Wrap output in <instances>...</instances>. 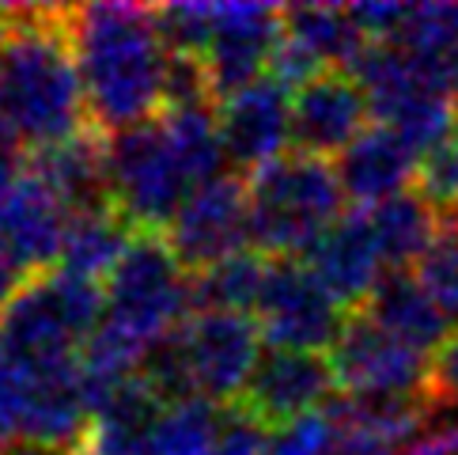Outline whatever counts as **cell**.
I'll list each match as a JSON object with an SVG mask.
<instances>
[{"label": "cell", "mask_w": 458, "mask_h": 455, "mask_svg": "<svg viewBox=\"0 0 458 455\" xmlns=\"http://www.w3.org/2000/svg\"><path fill=\"white\" fill-rule=\"evenodd\" d=\"M69 35L95 133L110 141L159 118L171 50L152 8L80 4L69 8Z\"/></svg>", "instance_id": "6da1fadb"}, {"label": "cell", "mask_w": 458, "mask_h": 455, "mask_svg": "<svg viewBox=\"0 0 458 455\" xmlns=\"http://www.w3.org/2000/svg\"><path fill=\"white\" fill-rule=\"evenodd\" d=\"M8 54L0 69V122L30 152L54 149L91 129L80 84L69 8L4 4Z\"/></svg>", "instance_id": "7a4b0ae2"}, {"label": "cell", "mask_w": 458, "mask_h": 455, "mask_svg": "<svg viewBox=\"0 0 458 455\" xmlns=\"http://www.w3.org/2000/svg\"><path fill=\"white\" fill-rule=\"evenodd\" d=\"M250 243L273 262H303L315 243L349 213L345 186L330 159L292 149L247 178Z\"/></svg>", "instance_id": "3957f363"}, {"label": "cell", "mask_w": 458, "mask_h": 455, "mask_svg": "<svg viewBox=\"0 0 458 455\" xmlns=\"http://www.w3.org/2000/svg\"><path fill=\"white\" fill-rule=\"evenodd\" d=\"M193 315L190 273L163 232H137L122 262L106 278V315L99 331L148 356L159 341L186 327Z\"/></svg>", "instance_id": "277c9868"}, {"label": "cell", "mask_w": 458, "mask_h": 455, "mask_svg": "<svg viewBox=\"0 0 458 455\" xmlns=\"http://www.w3.org/2000/svg\"><path fill=\"white\" fill-rule=\"evenodd\" d=\"M91 425L80 353L0 356V441L76 451Z\"/></svg>", "instance_id": "5b68a950"}, {"label": "cell", "mask_w": 458, "mask_h": 455, "mask_svg": "<svg viewBox=\"0 0 458 455\" xmlns=\"http://www.w3.org/2000/svg\"><path fill=\"white\" fill-rule=\"evenodd\" d=\"M106 178L114 209L137 232H167L182 202L198 190L163 118L106 141Z\"/></svg>", "instance_id": "8992f818"}, {"label": "cell", "mask_w": 458, "mask_h": 455, "mask_svg": "<svg viewBox=\"0 0 458 455\" xmlns=\"http://www.w3.org/2000/svg\"><path fill=\"white\" fill-rule=\"evenodd\" d=\"M330 361L341 395L349 399H428L432 361L364 312L349 315Z\"/></svg>", "instance_id": "52a82bcc"}, {"label": "cell", "mask_w": 458, "mask_h": 455, "mask_svg": "<svg viewBox=\"0 0 458 455\" xmlns=\"http://www.w3.org/2000/svg\"><path fill=\"white\" fill-rule=\"evenodd\" d=\"M349 312L341 307L307 262H273L269 281L258 304V327L269 349L326 353L345 334Z\"/></svg>", "instance_id": "ba28073f"}, {"label": "cell", "mask_w": 458, "mask_h": 455, "mask_svg": "<svg viewBox=\"0 0 458 455\" xmlns=\"http://www.w3.org/2000/svg\"><path fill=\"white\" fill-rule=\"evenodd\" d=\"M178 349H182L193 395L232 406L247 391L261 361V327L254 315L193 312L178 331Z\"/></svg>", "instance_id": "9c48e42d"}, {"label": "cell", "mask_w": 458, "mask_h": 455, "mask_svg": "<svg viewBox=\"0 0 458 455\" xmlns=\"http://www.w3.org/2000/svg\"><path fill=\"white\" fill-rule=\"evenodd\" d=\"M167 243L186 273H201L250 243V186L235 171L198 186L167 224Z\"/></svg>", "instance_id": "30bf717a"}, {"label": "cell", "mask_w": 458, "mask_h": 455, "mask_svg": "<svg viewBox=\"0 0 458 455\" xmlns=\"http://www.w3.org/2000/svg\"><path fill=\"white\" fill-rule=\"evenodd\" d=\"M337 395L341 387L334 376V361L326 353L269 349L261 353L247 391L239 395V406L266 429L281 433L310 414H322Z\"/></svg>", "instance_id": "8fae6325"}, {"label": "cell", "mask_w": 458, "mask_h": 455, "mask_svg": "<svg viewBox=\"0 0 458 455\" xmlns=\"http://www.w3.org/2000/svg\"><path fill=\"white\" fill-rule=\"evenodd\" d=\"M284 39V8L273 4H216V27H212L205 69L212 80L216 103L232 99L242 88L269 76L276 46Z\"/></svg>", "instance_id": "7c38bea8"}, {"label": "cell", "mask_w": 458, "mask_h": 455, "mask_svg": "<svg viewBox=\"0 0 458 455\" xmlns=\"http://www.w3.org/2000/svg\"><path fill=\"white\" fill-rule=\"evenodd\" d=\"M292 88H284L276 76H261L258 84L242 88L232 99H224L220 118V141L227 152V164L235 175L250 178L254 171L269 167L273 159L288 156L292 144Z\"/></svg>", "instance_id": "4fadbf2b"}, {"label": "cell", "mask_w": 458, "mask_h": 455, "mask_svg": "<svg viewBox=\"0 0 458 455\" xmlns=\"http://www.w3.org/2000/svg\"><path fill=\"white\" fill-rule=\"evenodd\" d=\"M368 114L371 103L352 73H322L292 95V149L318 159L341 156L368 129Z\"/></svg>", "instance_id": "5bb4252c"}, {"label": "cell", "mask_w": 458, "mask_h": 455, "mask_svg": "<svg viewBox=\"0 0 458 455\" xmlns=\"http://www.w3.org/2000/svg\"><path fill=\"white\" fill-rule=\"evenodd\" d=\"M330 417V455H405L424 425H432L428 399H349L326 406Z\"/></svg>", "instance_id": "9a60e30c"}, {"label": "cell", "mask_w": 458, "mask_h": 455, "mask_svg": "<svg viewBox=\"0 0 458 455\" xmlns=\"http://www.w3.org/2000/svg\"><path fill=\"white\" fill-rule=\"evenodd\" d=\"M69 209H64L50 186L35 175H23L15 190L0 202V251H4L27 278L57 270L64 232H69Z\"/></svg>", "instance_id": "2e32d148"}, {"label": "cell", "mask_w": 458, "mask_h": 455, "mask_svg": "<svg viewBox=\"0 0 458 455\" xmlns=\"http://www.w3.org/2000/svg\"><path fill=\"white\" fill-rule=\"evenodd\" d=\"M307 266L330 288V296L345 307L349 315L360 312L375 292V285L383 281V270H386L368 209H349V213L315 243V251L307 254Z\"/></svg>", "instance_id": "e0dca14e"}, {"label": "cell", "mask_w": 458, "mask_h": 455, "mask_svg": "<svg viewBox=\"0 0 458 455\" xmlns=\"http://www.w3.org/2000/svg\"><path fill=\"white\" fill-rule=\"evenodd\" d=\"M420 156L394 133L390 125H368L345 152L337 156V175L345 186V198L360 209H375L398 193H409V183H417Z\"/></svg>", "instance_id": "ac0fdd59"}, {"label": "cell", "mask_w": 458, "mask_h": 455, "mask_svg": "<svg viewBox=\"0 0 458 455\" xmlns=\"http://www.w3.org/2000/svg\"><path fill=\"white\" fill-rule=\"evenodd\" d=\"M27 171L38 178L42 186L54 190V198L80 213V209H95V205H114L110 202V178H106V137L88 129L64 144L54 149L30 152L27 156Z\"/></svg>", "instance_id": "d6986e66"}, {"label": "cell", "mask_w": 458, "mask_h": 455, "mask_svg": "<svg viewBox=\"0 0 458 455\" xmlns=\"http://www.w3.org/2000/svg\"><path fill=\"white\" fill-rule=\"evenodd\" d=\"M360 312L371 322H379L386 334L417 346L420 353L439 349L458 331L454 322L439 312V304L428 296V288L417 281L413 270H386L383 281L375 285V292Z\"/></svg>", "instance_id": "ffe728a7"}, {"label": "cell", "mask_w": 458, "mask_h": 455, "mask_svg": "<svg viewBox=\"0 0 458 455\" xmlns=\"http://www.w3.org/2000/svg\"><path fill=\"white\" fill-rule=\"evenodd\" d=\"M133 236H137V228L114 205L80 209V213L69 217V232H64L57 270L76 273V278H88V281H103L122 262Z\"/></svg>", "instance_id": "44dd1931"}, {"label": "cell", "mask_w": 458, "mask_h": 455, "mask_svg": "<svg viewBox=\"0 0 458 455\" xmlns=\"http://www.w3.org/2000/svg\"><path fill=\"white\" fill-rule=\"evenodd\" d=\"M284 39L307 50L322 69H345L364 57L368 39L356 27L349 8L337 4H288L284 8Z\"/></svg>", "instance_id": "7402d4cb"}, {"label": "cell", "mask_w": 458, "mask_h": 455, "mask_svg": "<svg viewBox=\"0 0 458 455\" xmlns=\"http://www.w3.org/2000/svg\"><path fill=\"white\" fill-rule=\"evenodd\" d=\"M368 213H371L375 239H379L383 262L390 270H413L420 258L432 251L439 232H444L439 213L420 198L417 190L398 193V198L375 205V209H368Z\"/></svg>", "instance_id": "603a6c76"}, {"label": "cell", "mask_w": 458, "mask_h": 455, "mask_svg": "<svg viewBox=\"0 0 458 455\" xmlns=\"http://www.w3.org/2000/svg\"><path fill=\"white\" fill-rule=\"evenodd\" d=\"M269 266L273 258L247 247L201 273H190L193 312H235V315L258 312L261 292H266L269 281Z\"/></svg>", "instance_id": "cb8c5ba5"}, {"label": "cell", "mask_w": 458, "mask_h": 455, "mask_svg": "<svg viewBox=\"0 0 458 455\" xmlns=\"http://www.w3.org/2000/svg\"><path fill=\"white\" fill-rule=\"evenodd\" d=\"M224 406L208 399L171 402L152 433V455H216Z\"/></svg>", "instance_id": "d4e9b609"}, {"label": "cell", "mask_w": 458, "mask_h": 455, "mask_svg": "<svg viewBox=\"0 0 458 455\" xmlns=\"http://www.w3.org/2000/svg\"><path fill=\"white\" fill-rule=\"evenodd\" d=\"M413 186L439 213V220H458V133L420 156Z\"/></svg>", "instance_id": "484cf974"}, {"label": "cell", "mask_w": 458, "mask_h": 455, "mask_svg": "<svg viewBox=\"0 0 458 455\" xmlns=\"http://www.w3.org/2000/svg\"><path fill=\"white\" fill-rule=\"evenodd\" d=\"M156 27L171 54H205L212 27H216V4H163L152 8Z\"/></svg>", "instance_id": "4316f807"}, {"label": "cell", "mask_w": 458, "mask_h": 455, "mask_svg": "<svg viewBox=\"0 0 458 455\" xmlns=\"http://www.w3.org/2000/svg\"><path fill=\"white\" fill-rule=\"evenodd\" d=\"M269 451H273V429L250 417L239 402L224 406L216 455H269Z\"/></svg>", "instance_id": "83f0119b"}, {"label": "cell", "mask_w": 458, "mask_h": 455, "mask_svg": "<svg viewBox=\"0 0 458 455\" xmlns=\"http://www.w3.org/2000/svg\"><path fill=\"white\" fill-rule=\"evenodd\" d=\"M428 399L432 402H444V406H458V331L432 356Z\"/></svg>", "instance_id": "f1b7e54d"}, {"label": "cell", "mask_w": 458, "mask_h": 455, "mask_svg": "<svg viewBox=\"0 0 458 455\" xmlns=\"http://www.w3.org/2000/svg\"><path fill=\"white\" fill-rule=\"evenodd\" d=\"M27 281H30L27 273L12 262V258H8L4 251H0V315H4L8 307H12V300L27 288Z\"/></svg>", "instance_id": "f546056e"}, {"label": "cell", "mask_w": 458, "mask_h": 455, "mask_svg": "<svg viewBox=\"0 0 458 455\" xmlns=\"http://www.w3.org/2000/svg\"><path fill=\"white\" fill-rule=\"evenodd\" d=\"M4 455H76V451H61V448H42V444H8Z\"/></svg>", "instance_id": "4dcf8cb0"}, {"label": "cell", "mask_w": 458, "mask_h": 455, "mask_svg": "<svg viewBox=\"0 0 458 455\" xmlns=\"http://www.w3.org/2000/svg\"><path fill=\"white\" fill-rule=\"evenodd\" d=\"M4 54H8V15L4 4H0V69H4Z\"/></svg>", "instance_id": "1f68e13d"}, {"label": "cell", "mask_w": 458, "mask_h": 455, "mask_svg": "<svg viewBox=\"0 0 458 455\" xmlns=\"http://www.w3.org/2000/svg\"><path fill=\"white\" fill-rule=\"evenodd\" d=\"M0 455H4V451H0Z\"/></svg>", "instance_id": "d6a6232c"}]
</instances>
